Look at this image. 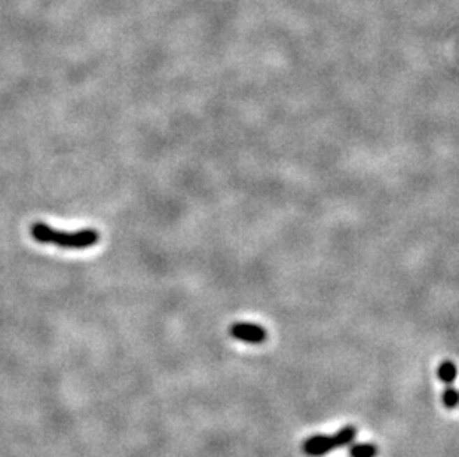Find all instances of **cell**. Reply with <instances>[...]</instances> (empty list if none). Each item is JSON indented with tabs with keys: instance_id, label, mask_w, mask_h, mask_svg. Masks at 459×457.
<instances>
[{
	"instance_id": "obj_4",
	"label": "cell",
	"mask_w": 459,
	"mask_h": 457,
	"mask_svg": "<svg viewBox=\"0 0 459 457\" xmlns=\"http://www.w3.org/2000/svg\"><path fill=\"white\" fill-rule=\"evenodd\" d=\"M378 454V449L373 444H354L349 449L351 457H374Z\"/></svg>"
},
{
	"instance_id": "obj_5",
	"label": "cell",
	"mask_w": 459,
	"mask_h": 457,
	"mask_svg": "<svg viewBox=\"0 0 459 457\" xmlns=\"http://www.w3.org/2000/svg\"><path fill=\"white\" fill-rule=\"evenodd\" d=\"M439 377L444 382V383H452L456 377V366L453 364L452 361H444L443 364L439 368Z\"/></svg>"
},
{
	"instance_id": "obj_3",
	"label": "cell",
	"mask_w": 459,
	"mask_h": 457,
	"mask_svg": "<svg viewBox=\"0 0 459 457\" xmlns=\"http://www.w3.org/2000/svg\"><path fill=\"white\" fill-rule=\"evenodd\" d=\"M231 336L245 343L258 345L266 340L265 328L249 322H237L231 327Z\"/></svg>"
},
{
	"instance_id": "obj_2",
	"label": "cell",
	"mask_w": 459,
	"mask_h": 457,
	"mask_svg": "<svg viewBox=\"0 0 459 457\" xmlns=\"http://www.w3.org/2000/svg\"><path fill=\"white\" fill-rule=\"evenodd\" d=\"M356 435H357V429L354 426H345L332 437L315 435L308 438L303 442L302 450L305 451V454H308L311 457H320L330 453L335 449L344 447V445L349 444L351 441H354Z\"/></svg>"
},
{
	"instance_id": "obj_1",
	"label": "cell",
	"mask_w": 459,
	"mask_h": 457,
	"mask_svg": "<svg viewBox=\"0 0 459 457\" xmlns=\"http://www.w3.org/2000/svg\"><path fill=\"white\" fill-rule=\"evenodd\" d=\"M30 235L39 244H52L60 248L84 250L94 247L100 241V233L94 229H82L79 232L67 233L52 229L46 223H33L30 226Z\"/></svg>"
},
{
	"instance_id": "obj_6",
	"label": "cell",
	"mask_w": 459,
	"mask_h": 457,
	"mask_svg": "<svg viewBox=\"0 0 459 457\" xmlns=\"http://www.w3.org/2000/svg\"><path fill=\"white\" fill-rule=\"evenodd\" d=\"M443 403L447 408H455L458 404V392L453 388L446 389L443 394Z\"/></svg>"
}]
</instances>
